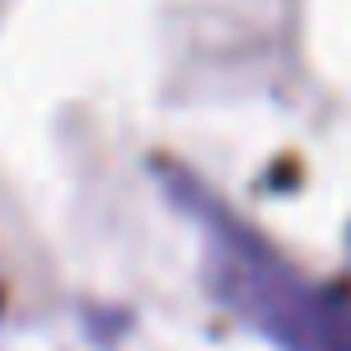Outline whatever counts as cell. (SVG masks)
Here are the masks:
<instances>
[{"label": "cell", "mask_w": 351, "mask_h": 351, "mask_svg": "<svg viewBox=\"0 0 351 351\" xmlns=\"http://www.w3.org/2000/svg\"><path fill=\"white\" fill-rule=\"evenodd\" d=\"M217 285L285 351H351V295L305 285L285 263L269 258L258 243L228 238Z\"/></svg>", "instance_id": "obj_1"}]
</instances>
